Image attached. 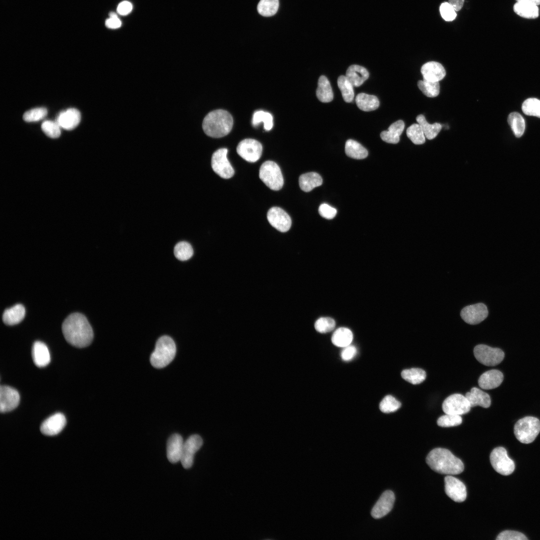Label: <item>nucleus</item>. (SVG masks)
<instances>
[{
    "label": "nucleus",
    "mask_w": 540,
    "mask_h": 540,
    "mask_svg": "<svg viewBox=\"0 0 540 540\" xmlns=\"http://www.w3.org/2000/svg\"><path fill=\"white\" fill-rule=\"evenodd\" d=\"M62 331L66 340L78 348L88 346L94 337L92 329L87 318L80 313H73L65 319Z\"/></svg>",
    "instance_id": "nucleus-1"
},
{
    "label": "nucleus",
    "mask_w": 540,
    "mask_h": 540,
    "mask_svg": "<svg viewBox=\"0 0 540 540\" xmlns=\"http://www.w3.org/2000/svg\"><path fill=\"white\" fill-rule=\"evenodd\" d=\"M426 462L431 469L442 474H458L464 470L462 461L449 450L443 448L431 450L426 458Z\"/></svg>",
    "instance_id": "nucleus-2"
},
{
    "label": "nucleus",
    "mask_w": 540,
    "mask_h": 540,
    "mask_svg": "<svg viewBox=\"0 0 540 540\" xmlns=\"http://www.w3.org/2000/svg\"><path fill=\"white\" fill-rule=\"evenodd\" d=\"M233 126L232 115L226 110H216L209 112L202 122L204 133L212 138H220L230 133Z\"/></svg>",
    "instance_id": "nucleus-3"
},
{
    "label": "nucleus",
    "mask_w": 540,
    "mask_h": 540,
    "mask_svg": "<svg viewBox=\"0 0 540 540\" xmlns=\"http://www.w3.org/2000/svg\"><path fill=\"white\" fill-rule=\"evenodd\" d=\"M176 354L174 342L170 336H164L158 340L155 348L150 355V362L156 368H162L174 360Z\"/></svg>",
    "instance_id": "nucleus-4"
},
{
    "label": "nucleus",
    "mask_w": 540,
    "mask_h": 540,
    "mask_svg": "<svg viewBox=\"0 0 540 540\" xmlns=\"http://www.w3.org/2000/svg\"><path fill=\"white\" fill-rule=\"evenodd\" d=\"M540 432V421L534 416H526L519 420L514 426L516 438L523 444L532 442Z\"/></svg>",
    "instance_id": "nucleus-5"
},
{
    "label": "nucleus",
    "mask_w": 540,
    "mask_h": 540,
    "mask_svg": "<svg viewBox=\"0 0 540 540\" xmlns=\"http://www.w3.org/2000/svg\"><path fill=\"white\" fill-rule=\"evenodd\" d=\"M259 176L270 189L278 190L284 185V178L279 166L274 162L268 160L260 167Z\"/></svg>",
    "instance_id": "nucleus-6"
},
{
    "label": "nucleus",
    "mask_w": 540,
    "mask_h": 540,
    "mask_svg": "<svg viewBox=\"0 0 540 540\" xmlns=\"http://www.w3.org/2000/svg\"><path fill=\"white\" fill-rule=\"evenodd\" d=\"M490 461L494 470L502 475L510 474L514 470V462L509 458L506 450L503 447H497L492 450Z\"/></svg>",
    "instance_id": "nucleus-7"
},
{
    "label": "nucleus",
    "mask_w": 540,
    "mask_h": 540,
    "mask_svg": "<svg viewBox=\"0 0 540 540\" xmlns=\"http://www.w3.org/2000/svg\"><path fill=\"white\" fill-rule=\"evenodd\" d=\"M474 354L480 363L486 366H495L500 363L504 357V354L501 349L485 344L476 346Z\"/></svg>",
    "instance_id": "nucleus-8"
},
{
    "label": "nucleus",
    "mask_w": 540,
    "mask_h": 540,
    "mask_svg": "<svg viewBox=\"0 0 540 540\" xmlns=\"http://www.w3.org/2000/svg\"><path fill=\"white\" fill-rule=\"evenodd\" d=\"M228 150L222 148L214 152L211 165L213 170L220 177L228 179L232 178L234 170L227 158Z\"/></svg>",
    "instance_id": "nucleus-9"
},
{
    "label": "nucleus",
    "mask_w": 540,
    "mask_h": 540,
    "mask_svg": "<svg viewBox=\"0 0 540 540\" xmlns=\"http://www.w3.org/2000/svg\"><path fill=\"white\" fill-rule=\"evenodd\" d=\"M470 408L466 396L460 394L450 396L444 400L442 405L445 414L460 416L468 412Z\"/></svg>",
    "instance_id": "nucleus-10"
},
{
    "label": "nucleus",
    "mask_w": 540,
    "mask_h": 540,
    "mask_svg": "<svg viewBox=\"0 0 540 540\" xmlns=\"http://www.w3.org/2000/svg\"><path fill=\"white\" fill-rule=\"evenodd\" d=\"M236 151L238 155L246 160L254 162L260 158L262 146L256 140L246 138L240 142L237 146Z\"/></svg>",
    "instance_id": "nucleus-11"
},
{
    "label": "nucleus",
    "mask_w": 540,
    "mask_h": 540,
    "mask_svg": "<svg viewBox=\"0 0 540 540\" xmlns=\"http://www.w3.org/2000/svg\"><path fill=\"white\" fill-rule=\"evenodd\" d=\"M202 443V439L198 434L190 436L184 442L180 461L184 468H189L192 466L194 454L200 448Z\"/></svg>",
    "instance_id": "nucleus-12"
},
{
    "label": "nucleus",
    "mask_w": 540,
    "mask_h": 540,
    "mask_svg": "<svg viewBox=\"0 0 540 540\" xmlns=\"http://www.w3.org/2000/svg\"><path fill=\"white\" fill-rule=\"evenodd\" d=\"M488 314L487 306L483 303L468 306L463 308L460 312L462 319L470 324L481 322L487 318Z\"/></svg>",
    "instance_id": "nucleus-13"
},
{
    "label": "nucleus",
    "mask_w": 540,
    "mask_h": 540,
    "mask_svg": "<svg viewBox=\"0 0 540 540\" xmlns=\"http://www.w3.org/2000/svg\"><path fill=\"white\" fill-rule=\"evenodd\" d=\"M267 218L270 225L280 232H286L290 228V217L279 207L271 208L267 213Z\"/></svg>",
    "instance_id": "nucleus-14"
},
{
    "label": "nucleus",
    "mask_w": 540,
    "mask_h": 540,
    "mask_svg": "<svg viewBox=\"0 0 540 540\" xmlns=\"http://www.w3.org/2000/svg\"><path fill=\"white\" fill-rule=\"evenodd\" d=\"M444 489L447 496L456 502H462L466 498L464 484L457 478L448 476L444 478Z\"/></svg>",
    "instance_id": "nucleus-15"
},
{
    "label": "nucleus",
    "mask_w": 540,
    "mask_h": 540,
    "mask_svg": "<svg viewBox=\"0 0 540 540\" xmlns=\"http://www.w3.org/2000/svg\"><path fill=\"white\" fill-rule=\"evenodd\" d=\"M20 396L18 392L8 386L0 388V411L2 413L10 412L18 405Z\"/></svg>",
    "instance_id": "nucleus-16"
},
{
    "label": "nucleus",
    "mask_w": 540,
    "mask_h": 540,
    "mask_svg": "<svg viewBox=\"0 0 540 540\" xmlns=\"http://www.w3.org/2000/svg\"><path fill=\"white\" fill-rule=\"evenodd\" d=\"M394 500V494L392 491L384 492L374 506L371 512L372 516L378 519L386 515L392 510Z\"/></svg>",
    "instance_id": "nucleus-17"
},
{
    "label": "nucleus",
    "mask_w": 540,
    "mask_h": 540,
    "mask_svg": "<svg viewBox=\"0 0 540 540\" xmlns=\"http://www.w3.org/2000/svg\"><path fill=\"white\" fill-rule=\"evenodd\" d=\"M66 418L62 413L58 412L50 416L42 424L41 432L46 436H54L60 433L66 424Z\"/></svg>",
    "instance_id": "nucleus-18"
},
{
    "label": "nucleus",
    "mask_w": 540,
    "mask_h": 540,
    "mask_svg": "<svg viewBox=\"0 0 540 540\" xmlns=\"http://www.w3.org/2000/svg\"><path fill=\"white\" fill-rule=\"evenodd\" d=\"M420 72L424 80L432 82H439L442 80L446 74V70L442 64L434 61L423 64Z\"/></svg>",
    "instance_id": "nucleus-19"
},
{
    "label": "nucleus",
    "mask_w": 540,
    "mask_h": 540,
    "mask_svg": "<svg viewBox=\"0 0 540 540\" xmlns=\"http://www.w3.org/2000/svg\"><path fill=\"white\" fill-rule=\"evenodd\" d=\"M184 442L182 436L174 434L168 438L166 446V455L168 460L172 463L180 460Z\"/></svg>",
    "instance_id": "nucleus-20"
},
{
    "label": "nucleus",
    "mask_w": 540,
    "mask_h": 540,
    "mask_svg": "<svg viewBox=\"0 0 540 540\" xmlns=\"http://www.w3.org/2000/svg\"><path fill=\"white\" fill-rule=\"evenodd\" d=\"M80 118V112L77 109L70 108L60 113L56 122L61 128L70 130L78 126Z\"/></svg>",
    "instance_id": "nucleus-21"
},
{
    "label": "nucleus",
    "mask_w": 540,
    "mask_h": 540,
    "mask_svg": "<svg viewBox=\"0 0 540 540\" xmlns=\"http://www.w3.org/2000/svg\"><path fill=\"white\" fill-rule=\"evenodd\" d=\"M504 380L502 373L497 370H492L483 373L479 378L478 384L484 390H491L498 387Z\"/></svg>",
    "instance_id": "nucleus-22"
},
{
    "label": "nucleus",
    "mask_w": 540,
    "mask_h": 540,
    "mask_svg": "<svg viewBox=\"0 0 540 540\" xmlns=\"http://www.w3.org/2000/svg\"><path fill=\"white\" fill-rule=\"evenodd\" d=\"M32 354L34 362L38 367H44L50 361L48 349L46 344L42 342L36 341L34 342Z\"/></svg>",
    "instance_id": "nucleus-23"
},
{
    "label": "nucleus",
    "mask_w": 540,
    "mask_h": 540,
    "mask_svg": "<svg viewBox=\"0 0 540 540\" xmlns=\"http://www.w3.org/2000/svg\"><path fill=\"white\" fill-rule=\"evenodd\" d=\"M346 76L353 86L358 87L368 78L369 73L365 68L352 64L347 69Z\"/></svg>",
    "instance_id": "nucleus-24"
},
{
    "label": "nucleus",
    "mask_w": 540,
    "mask_h": 540,
    "mask_svg": "<svg viewBox=\"0 0 540 540\" xmlns=\"http://www.w3.org/2000/svg\"><path fill=\"white\" fill-rule=\"evenodd\" d=\"M465 396L468 400L471 408L479 406L484 408H488L491 404L490 396L477 388H472L470 392L466 393Z\"/></svg>",
    "instance_id": "nucleus-25"
},
{
    "label": "nucleus",
    "mask_w": 540,
    "mask_h": 540,
    "mask_svg": "<svg viewBox=\"0 0 540 540\" xmlns=\"http://www.w3.org/2000/svg\"><path fill=\"white\" fill-rule=\"evenodd\" d=\"M25 313L24 306L21 304H17L4 310L2 315V320L6 325H15L24 319Z\"/></svg>",
    "instance_id": "nucleus-26"
},
{
    "label": "nucleus",
    "mask_w": 540,
    "mask_h": 540,
    "mask_svg": "<svg viewBox=\"0 0 540 540\" xmlns=\"http://www.w3.org/2000/svg\"><path fill=\"white\" fill-rule=\"evenodd\" d=\"M404 128V123L402 120L398 121L392 124L388 128V130L382 131L380 133V138L384 142L396 144L400 141V136L402 134Z\"/></svg>",
    "instance_id": "nucleus-27"
},
{
    "label": "nucleus",
    "mask_w": 540,
    "mask_h": 540,
    "mask_svg": "<svg viewBox=\"0 0 540 540\" xmlns=\"http://www.w3.org/2000/svg\"><path fill=\"white\" fill-rule=\"evenodd\" d=\"M299 186L301 190L306 192L311 191L322 183L321 176L315 172H310L300 175L299 177Z\"/></svg>",
    "instance_id": "nucleus-28"
},
{
    "label": "nucleus",
    "mask_w": 540,
    "mask_h": 540,
    "mask_svg": "<svg viewBox=\"0 0 540 540\" xmlns=\"http://www.w3.org/2000/svg\"><path fill=\"white\" fill-rule=\"evenodd\" d=\"M316 95L318 100L322 102H329L333 100L334 94L330 82L324 76L319 78Z\"/></svg>",
    "instance_id": "nucleus-29"
},
{
    "label": "nucleus",
    "mask_w": 540,
    "mask_h": 540,
    "mask_svg": "<svg viewBox=\"0 0 540 540\" xmlns=\"http://www.w3.org/2000/svg\"><path fill=\"white\" fill-rule=\"evenodd\" d=\"M358 107L364 112L374 110L378 108L380 102L378 98L374 95L360 93L356 98Z\"/></svg>",
    "instance_id": "nucleus-30"
},
{
    "label": "nucleus",
    "mask_w": 540,
    "mask_h": 540,
    "mask_svg": "<svg viewBox=\"0 0 540 540\" xmlns=\"http://www.w3.org/2000/svg\"><path fill=\"white\" fill-rule=\"evenodd\" d=\"M514 10L518 15L526 18H536L539 15L538 6L528 2H516Z\"/></svg>",
    "instance_id": "nucleus-31"
},
{
    "label": "nucleus",
    "mask_w": 540,
    "mask_h": 540,
    "mask_svg": "<svg viewBox=\"0 0 540 540\" xmlns=\"http://www.w3.org/2000/svg\"><path fill=\"white\" fill-rule=\"evenodd\" d=\"M353 339L352 332L348 328H339L333 333L332 342L338 347L344 348L350 345Z\"/></svg>",
    "instance_id": "nucleus-32"
},
{
    "label": "nucleus",
    "mask_w": 540,
    "mask_h": 540,
    "mask_svg": "<svg viewBox=\"0 0 540 540\" xmlns=\"http://www.w3.org/2000/svg\"><path fill=\"white\" fill-rule=\"evenodd\" d=\"M345 152L348 156L358 160L364 159L368 155L367 150L353 140H348L346 142Z\"/></svg>",
    "instance_id": "nucleus-33"
},
{
    "label": "nucleus",
    "mask_w": 540,
    "mask_h": 540,
    "mask_svg": "<svg viewBox=\"0 0 540 540\" xmlns=\"http://www.w3.org/2000/svg\"><path fill=\"white\" fill-rule=\"evenodd\" d=\"M280 6V0H260L256 9L262 16L272 17L278 12Z\"/></svg>",
    "instance_id": "nucleus-34"
},
{
    "label": "nucleus",
    "mask_w": 540,
    "mask_h": 540,
    "mask_svg": "<svg viewBox=\"0 0 540 540\" xmlns=\"http://www.w3.org/2000/svg\"><path fill=\"white\" fill-rule=\"evenodd\" d=\"M418 123L422 127L425 136L428 140H432L435 138L442 128V126L440 123L436 122L433 124L428 123L422 114H419L416 118Z\"/></svg>",
    "instance_id": "nucleus-35"
},
{
    "label": "nucleus",
    "mask_w": 540,
    "mask_h": 540,
    "mask_svg": "<svg viewBox=\"0 0 540 540\" xmlns=\"http://www.w3.org/2000/svg\"><path fill=\"white\" fill-rule=\"evenodd\" d=\"M508 124L517 138L521 137L525 130V122L523 117L517 112L510 114L508 118Z\"/></svg>",
    "instance_id": "nucleus-36"
},
{
    "label": "nucleus",
    "mask_w": 540,
    "mask_h": 540,
    "mask_svg": "<svg viewBox=\"0 0 540 540\" xmlns=\"http://www.w3.org/2000/svg\"><path fill=\"white\" fill-rule=\"evenodd\" d=\"M401 376L405 380L412 384H418L423 382L426 378V372L420 368H412L403 370Z\"/></svg>",
    "instance_id": "nucleus-37"
},
{
    "label": "nucleus",
    "mask_w": 540,
    "mask_h": 540,
    "mask_svg": "<svg viewBox=\"0 0 540 540\" xmlns=\"http://www.w3.org/2000/svg\"><path fill=\"white\" fill-rule=\"evenodd\" d=\"M338 85L344 100L350 102L354 99L353 86L346 76H340L338 79Z\"/></svg>",
    "instance_id": "nucleus-38"
},
{
    "label": "nucleus",
    "mask_w": 540,
    "mask_h": 540,
    "mask_svg": "<svg viewBox=\"0 0 540 540\" xmlns=\"http://www.w3.org/2000/svg\"><path fill=\"white\" fill-rule=\"evenodd\" d=\"M174 254L180 260H186L193 255L194 250L192 246L186 242H180L174 248Z\"/></svg>",
    "instance_id": "nucleus-39"
},
{
    "label": "nucleus",
    "mask_w": 540,
    "mask_h": 540,
    "mask_svg": "<svg viewBox=\"0 0 540 540\" xmlns=\"http://www.w3.org/2000/svg\"><path fill=\"white\" fill-rule=\"evenodd\" d=\"M406 135L415 144H422L425 142L424 134L418 124H414L410 126L406 130Z\"/></svg>",
    "instance_id": "nucleus-40"
},
{
    "label": "nucleus",
    "mask_w": 540,
    "mask_h": 540,
    "mask_svg": "<svg viewBox=\"0 0 540 540\" xmlns=\"http://www.w3.org/2000/svg\"><path fill=\"white\" fill-rule=\"evenodd\" d=\"M418 86L422 93L429 98L436 97L440 93V86L438 82L420 80L418 82Z\"/></svg>",
    "instance_id": "nucleus-41"
},
{
    "label": "nucleus",
    "mask_w": 540,
    "mask_h": 540,
    "mask_svg": "<svg viewBox=\"0 0 540 540\" xmlns=\"http://www.w3.org/2000/svg\"><path fill=\"white\" fill-rule=\"evenodd\" d=\"M522 110L527 115L540 118V100L536 98H528L522 104Z\"/></svg>",
    "instance_id": "nucleus-42"
},
{
    "label": "nucleus",
    "mask_w": 540,
    "mask_h": 540,
    "mask_svg": "<svg viewBox=\"0 0 540 540\" xmlns=\"http://www.w3.org/2000/svg\"><path fill=\"white\" fill-rule=\"evenodd\" d=\"M261 122H264L266 130H270L273 126L272 116L269 112L262 110L254 112L252 117L253 126H256Z\"/></svg>",
    "instance_id": "nucleus-43"
},
{
    "label": "nucleus",
    "mask_w": 540,
    "mask_h": 540,
    "mask_svg": "<svg viewBox=\"0 0 540 540\" xmlns=\"http://www.w3.org/2000/svg\"><path fill=\"white\" fill-rule=\"evenodd\" d=\"M401 403L390 395L386 396L380 404V409L384 413H390L397 410Z\"/></svg>",
    "instance_id": "nucleus-44"
},
{
    "label": "nucleus",
    "mask_w": 540,
    "mask_h": 540,
    "mask_svg": "<svg viewBox=\"0 0 540 540\" xmlns=\"http://www.w3.org/2000/svg\"><path fill=\"white\" fill-rule=\"evenodd\" d=\"M336 326V322L330 317H321L314 323L316 330L320 333H326L333 330Z\"/></svg>",
    "instance_id": "nucleus-45"
},
{
    "label": "nucleus",
    "mask_w": 540,
    "mask_h": 540,
    "mask_svg": "<svg viewBox=\"0 0 540 540\" xmlns=\"http://www.w3.org/2000/svg\"><path fill=\"white\" fill-rule=\"evenodd\" d=\"M41 127L43 132L50 138H56L60 135V126L56 122L44 121L42 122Z\"/></svg>",
    "instance_id": "nucleus-46"
},
{
    "label": "nucleus",
    "mask_w": 540,
    "mask_h": 540,
    "mask_svg": "<svg viewBox=\"0 0 540 540\" xmlns=\"http://www.w3.org/2000/svg\"><path fill=\"white\" fill-rule=\"evenodd\" d=\"M47 114L45 108H36L26 111L23 115V119L26 122H37L43 119Z\"/></svg>",
    "instance_id": "nucleus-47"
},
{
    "label": "nucleus",
    "mask_w": 540,
    "mask_h": 540,
    "mask_svg": "<svg viewBox=\"0 0 540 540\" xmlns=\"http://www.w3.org/2000/svg\"><path fill=\"white\" fill-rule=\"evenodd\" d=\"M462 422V418L460 415L446 414L440 417L437 420L438 426L445 428L457 426Z\"/></svg>",
    "instance_id": "nucleus-48"
},
{
    "label": "nucleus",
    "mask_w": 540,
    "mask_h": 540,
    "mask_svg": "<svg viewBox=\"0 0 540 540\" xmlns=\"http://www.w3.org/2000/svg\"><path fill=\"white\" fill-rule=\"evenodd\" d=\"M440 12L442 17L446 21H452L456 16V11L448 2L441 4Z\"/></svg>",
    "instance_id": "nucleus-49"
},
{
    "label": "nucleus",
    "mask_w": 540,
    "mask_h": 540,
    "mask_svg": "<svg viewBox=\"0 0 540 540\" xmlns=\"http://www.w3.org/2000/svg\"><path fill=\"white\" fill-rule=\"evenodd\" d=\"M497 540H527L528 538L522 533L506 530L501 532L496 538Z\"/></svg>",
    "instance_id": "nucleus-50"
},
{
    "label": "nucleus",
    "mask_w": 540,
    "mask_h": 540,
    "mask_svg": "<svg viewBox=\"0 0 540 540\" xmlns=\"http://www.w3.org/2000/svg\"><path fill=\"white\" fill-rule=\"evenodd\" d=\"M318 212L323 218L331 220L336 214V210L326 204H322L318 208Z\"/></svg>",
    "instance_id": "nucleus-51"
},
{
    "label": "nucleus",
    "mask_w": 540,
    "mask_h": 540,
    "mask_svg": "<svg viewBox=\"0 0 540 540\" xmlns=\"http://www.w3.org/2000/svg\"><path fill=\"white\" fill-rule=\"evenodd\" d=\"M357 352L356 348L354 346H348L342 350L340 356L342 360L348 361L352 360Z\"/></svg>",
    "instance_id": "nucleus-52"
},
{
    "label": "nucleus",
    "mask_w": 540,
    "mask_h": 540,
    "mask_svg": "<svg viewBox=\"0 0 540 540\" xmlns=\"http://www.w3.org/2000/svg\"><path fill=\"white\" fill-rule=\"evenodd\" d=\"M110 18H108L105 22L107 28L114 29L120 27L122 22L116 13L111 12L110 14Z\"/></svg>",
    "instance_id": "nucleus-53"
},
{
    "label": "nucleus",
    "mask_w": 540,
    "mask_h": 540,
    "mask_svg": "<svg viewBox=\"0 0 540 540\" xmlns=\"http://www.w3.org/2000/svg\"><path fill=\"white\" fill-rule=\"evenodd\" d=\"M132 9V6L130 2L128 1L121 2L118 6L117 12L121 15H126L130 12Z\"/></svg>",
    "instance_id": "nucleus-54"
},
{
    "label": "nucleus",
    "mask_w": 540,
    "mask_h": 540,
    "mask_svg": "<svg viewBox=\"0 0 540 540\" xmlns=\"http://www.w3.org/2000/svg\"><path fill=\"white\" fill-rule=\"evenodd\" d=\"M464 0H448V3L456 12L460 10L463 6Z\"/></svg>",
    "instance_id": "nucleus-55"
},
{
    "label": "nucleus",
    "mask_w": 540,
    "mask_h": 540,
    "mask_svg": "<svg viewBox=\"0 0 540 540\" xmlns=\"http://www.w3.org/2000/svg\"><path fill=\"white\" fill-rule=\"evenodd\" d=\"M516 2H526L534 4L536 6L540 4V0H516Z\"/></svg>",
    "instance_id": "nucleus-56"
}]
</instances>
